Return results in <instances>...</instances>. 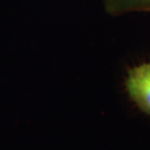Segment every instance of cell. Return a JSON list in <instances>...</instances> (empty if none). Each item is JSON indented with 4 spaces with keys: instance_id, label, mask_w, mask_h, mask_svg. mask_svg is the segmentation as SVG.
I'll list each match as a JSON object with an SVG mask.
<instances>
[{
    "instance_id": "obj_2",
    "label": "cell",
    "mask_w": 150,
    "mask_h": 150,
    "mask_svg": "<svg viewBox=\"0 0 150 150\" xmlns=\"http://www.w3.org/2000/svg\"><path fill=\"white\" fill-rule=\"evenodd\" d=\"M103 3L108 14L112 17L150 12V0H103Z\"/></svg>"
},
{
    "instance_id": "obj_1",
    "label": "cell",
    "mask_w": 150,
    "mask_h": 150,
    "mask_svg": "<svg viewBox=\"0 0 150 150\" xmlns=\"http://www.w3.org/2000/svg\"><path fill=\"white\" fill-rule=\"evenodd\" d=\"M124 87L135 106L150 116V60L128 69Z\"/></svg>"
}]
</instances>
